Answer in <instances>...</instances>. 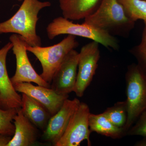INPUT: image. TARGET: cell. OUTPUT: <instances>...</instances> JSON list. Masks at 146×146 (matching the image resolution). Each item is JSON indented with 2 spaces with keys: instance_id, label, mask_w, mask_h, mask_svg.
<instances>
[{
  "instance_id": "cell-20",
  "label": "cell",
  "mask_w": 146,
  "mask_h": 146,
  "mask_svg": "<svg viewBox=\"0 0 146 146\" xmlns=\"http://www.w3.org/2000/svg\"><path fill=\"white\" fill-rule=\"evenodd\" d=\"M129 52L136 58L138 65L146 73V22H144L141 42L131 48Z\"/></svg>"
},
{
  "instance_id": "cell-22",
  "label": "cell",
  "mask_w": 146,
  "mask_h": 146,
  "mask_svg": "<svg viewBox=\"0 0 146 146\" xmlns=\"http://www.w3.org/2000/svg\"><path fill=\"white\" fill-rule=\"evenodd\" d=\"M11 139V136L0 134V146H7Z\"/></svg>"
},
{
  "instance_id": "cell-8",
  "label": "cell",
  "mask_w": 146,
  "mask_h": 146,
  "mask_svg": "<svg viewBox=\"0 0 146 146\" xmlns=\"http://www.w3.org/2000/svg\"><path fill=\"white\" fill-rule=\"evenodd\" d=\"M90 110L88 105L80 102L71 117L64 134L55 146H79L86 140L91 146V133L89 125Z\"/></svg>"
},
{
  "instance_id": "cell-12",
  "label": "cell",
  "mask_w": 146,
  "mask_h": 146,
  "mask_svg": "<svg viewBox=\"0 0 146 146\" xmlns=\"http://www.w3.org/2000/svg\"><path fill=\"white\" fill-rule=\"evenodd\" d=\"M12 47L10 42L0 49V108L4 110L19 109L22 105V98L15 90L7 69V56Z\"/></svg>"
},
{
  "instance_id": "cell-11",
  "label": "cell",
  "mask_w": 146,
  "mask_h": 146,
  "mask_svg": "<svg viewBox=\"0 0 146 146\" xmlns=\"http://www.w3.org/2000/svg\"><path fill=\"white\" fill-rule=\"evenodd\" d=\"M13 85L17 92L26 94L43 106L51 116L58 111L69 97L58 94L51 88L35 86L30 82L14 84Z\"/></svg>"
},
{
  "instance_id": "cell-14",
  "label": "cell",
  "mask_w": 146,
  "mask_h": 146,
  "mask_svg": "<svg viewBox=\"0 0 146 146\" xmlns=\"http://www.w3.org/2000/svg\"><path fill=\"white\" fill-rule=\"evenodd\" d=\"M102 0H59L64 18L71 21L85 19L98 9Z\"/></svg>"
},
{
  "instance_id": "cell-3",
  "label": "cell",
  "mask_w": 146,
  "mask_h": 146,
  "mask_svg": "<svg viewBox=\"0 0 146 146\" xmlns=\"http://www.w3.org/2000/svg\"><path fill=\"white\" fill-rule=\"evenodd\" d=\"M127 117L126 132L146 110V73L136 63L129 65L125 74Z\"/></svg>"
},
{
  "instance_id": "cell-21",
  "label": "cell",
  "mask_w": 146,
  "mask_h": 146,
  "mask_svg": "<svg viewBox=\"0 0 146 146\" xmlns=\"http://www.w3.org/2000/svg\"><path fill=\"white\" fill-rule=\"evenodd\" d=\"M126 135L146 137V110L140 115L136 122L127 131Z\"/></svg>"
},
{
  "instance_id": "cell-15",
  "label": "cell",
  "mask_w": 146,
  "mask_h": 146,
  "mask_svg": "<svg viewBox=\"0 0 146 146\" xmlns=\"http://www.w3.org/2000/svg\"><path fill=\"white\" fill-rule=\"evenodd\" d=\"M21 109L24 115L38 129L44 131L51 115L38 102L27 96L22 94Z\"/></svg>"
},
{
  "instance_id": "cell-1",
  "label": "cell",
  "mask_w": 146,
  "mask_h": 146,
  "mask_svg": "<svg viewBox=\"0 0 146 146\" xmlns=\"http://www.w3.org/2000/svg\"><path fill=\"white\" fill-rule=\"evenodd\" d=\"M51 5V3L48 1L24 0L20 8L11 18L0 23V34L19 35L28 46H41V38L36 32L38 15L41 9Z\"/></svg>"
},
{
  "instance_id": "cell-13",
  "label": "cell",
  "mask_w": 146,
  "mask_h": 146,
  "mask_svg": "<svg viewBox=\"0 0 146 146\" xmlns=\"http://www.w3.org/2000/svg\"><path fill=\"white\" fill-rule=\"evenodd\" d=\"M15 130L7 146H30L36 143L37 128L24 115L21 108L13 118Z\"/></svg>"
},
{
  "instance_id": "cell-23",
  "label": "cell",
  "mask_w": 146,
  "mask_h": 146,
  "mask_svg": "<svg viewBox=\"0 0 146 146\" xmlns=\"http://www.w3.org/2000/svg\"><path fill=\"white\" fill-rule=\"evenodd\" d=\"M134 145L136 146H146V137H144L143 139L137 142Z\"/></svg>"
},
{
  "instance_id": "cell-10",
  "label": "cell",
  "mask_w": 146,
  "mask_h": 146,
  "mask_svg": "<svg viewBox=\"0 0 146 146\" xmlns=\"http://www.w3.org/2000/svg\"><path fill=\"white\" fill-rule=\"evenodd\" d=\"M80 103L77 98L65 100L60 109L50 118L43 131L42 139L54 146L64 134L71 117Z\"/></svg>"
},
{
  "instance_id": "cell-2",
  "label": "cell",
  "mask_w": 146,
  "mask_h": 146,
  "mask_svg": "<svg viewBox=\"0 0 146 146\" xmlns=\"http://www.w3.org/2000/svg\"><path fill=\"white\" fill-rule=\"evenodd\" d=\"M84 23L112 36L123 37L129 36L135 24L127 16L118 0H102L96 11L85 18Z\"/></svg>"
},
{
  "instance_id": "cell-7",
  "label": "cell",
  "mask_w": 146,
  "mask_h": 146,
  "mask_svg": "<svg viewBox=\"0 0 146 146\" xmlns=\"http://www.w3.org/2000/svg\"><path fill=\"white\" fill-rule=\"evenodd\" d=\"M99 44L92 41L82 46L79 52L76 82L73 92L80 98L83 96L98 68L100 57Z\"/></svg>"
},
{
  "instance_id": "cell-4",
  "label": "cell",
  "mask_w": 146,
  "mask_h": 146,
  "mask_svg": "<svg viewBox=\"0 0 146 146\" xmlns=\"http://www.w3.org/2000/svg\"><path fill=\"white\" fill-rule=\"evenodd\" d=\"M46 31L48 37L51 40L60 35L68 34L88 38L107 48L117 50L119 48V42L115 36L84 23H74L64 17L54 19L48 25Z\"/></svg>"
},
{
  "instance_id": "cell-17",
  "label": "cell",
  "mask_w": 146,
  "mask_h": 146,
  "mask_svg": "<svg viewBox=\"0 0 146 146\" xmlns=\"http://www.w3.org/2000/svg\"><path fill=\"white\" fill-rule=\"evenodd\" d=\"M127 16L135 22L139 20L146 22V0H118Z\"/></svg>"
},
{
  "instance_id": "cell-6",
  "label": "cell",
  "mask_w": 146,
  "mask_h": 146,
  "mask_svg": "<svg viewBox=\"0 0 146 146\" xmlns=\"http://www.w3.org/2000/svg\"><path fill=\"white\" fill-rule=\"evenodd\" d=\"M9 40L13 44L12 50L16 61L15 74L10 78L12 84L33 82L39 86L50 88V84L36 72L30 62L27 54V44L23 37L19 35L13 34L11 35Z\"/></svg>"
},
{
  "instance_id": "cell-5",
  "label": "cell",
  "mask_w": 146,
  "mask_h": 146,
  "mask_svg": "<svg viewBox=\"0 0 146 146\" xmlns=\"http://www.w3.org/2000/svg\"><path fill=\"white\" fill-rule=\"evenodd\" d=\"M78 45L76 36L68 35L56 44L48 47H32L27 45V50L39 60L42 68L40 75L45 81L50 84L55 73L66 56Z\"/></svg>"
},
{
  "instance_id": "cell-16",
  "label": "cell",
  "mask_w": 146,
  "mask_h": 146,
  "mask_svg": "<svg viewBox=\"0 0 146 146\" xmlns=\"http://www.w3.org/2000/svg\"><path fill=\"white\" fill-rule=\"evenodd\" d=\"M89 125L91 132H96L113 139L121 138L126 135L123 128L114 125L103 113L97 115L90 113Z\"/></svg>"
},
{
  "instance_id": "cell-9",
  "label": "cell",
  "mask_w": 146,
  "mask_h": 146,
  "mask_svg": "<svg viewBox=\"0 0 146 146\" xmlns=\"http://www.w3.org/2000/svg\"><path fill=\"white\" fill-rule=\"evenodd\" d=\"M79 52L71 50L55 73L51 88L59 95L69 96L74 91L77 76Z\"/></svg>"
},
{
  "instance_id": "cell-18",
  "label": "cell",
  "mask_w": 146,
  "mask_h": 146,
  "mask_svg": "<svg viewBox=\"0 0 146 146\" xmlns=\"http://www.w3.org/2000/svg\"><path fill=\"white\" fill-rule=\"evenodd\" d=\"M114 125L124 129L127 117V110L125 101L116 103L103 112Z\"/></svg>"
},
{
  "instance_id": "cell-24",
  "label": "cell",
  "mask_w": 146,
  "mask_h": 146,
  "mask_svg": "<svg viewBox=\"0 0 146 146\" xmlns=\"http://www.w3.org/2000/svg\"><path fill=\"white\" fill-rule=\"evenodd\" d=\"M18 1H22V0H18Z\"/></svg>"
},
{
  "instance_id": "cell-19",
  "label": "cell",
  "mask_w": 146,
  "mask_h": 146,
  "mask_svg": "<svg viewBox=\"0 0 146 146\" xmlns=\"http://www.w3.org/2000/svg\"><path fill=\"white\" fill-rule=\"evenodd\" d=\"M18 110H4L0 108V134L11 137L14 135L15 127L12 122Z\"/></svg>"
}]
</instances>
